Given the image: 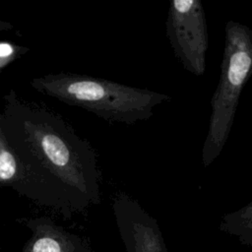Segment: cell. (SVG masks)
Returning a JSON list of instances; mask_svg holds the SVG:
<instances>
[{
	"label": "cell",
	"mask_w": 252,
	"mask_h": 252,
	"mask_svg": "<svg viewBox=\"0 0 252 252\" xmlns=\"http://www.w3.org/2000/svg\"><path fill=\"white\" fill-rule=\"evenodd\" d=\"M220 229L225 233L237 236L240 243L252 246V202L236 212L222 217Z\"/></svg>",
	"instance_id": "obj_8"
},
{
	"label": "cell",
	"mask_w": 252,
	"mask_h": 252,
	"mask_svg": "<svg viewBox=\"0 0 252 252\" xmlns=\"http://www.w3.org/2000/svg\"><path fill=\"white\" fill-rule=\"evenodd\" d=\"M112 210L126 252H169L158 220L135 199L120 192Z\"/></svg>",
	"instance_id": "obj_5"
},
{
	"label": "cell",
	"mask_w": 252,
	"mask_h": 252,
	"mask_svg": "<svg viewBox=\"0 0 252 252\" xmlns=\"http://www.w3.org/2000/svg\"><path fill=\"white\" fill-rule=\"evenodd\" d=\"M5 137L36 190V204L65 219L100 202L101 173L90 143L61 116L19 98L3 97Z\"/></svg>",
	"instance_id": "obj_1"
},
{
	"label": "cell",
	"mask_w": 252,
	"mask_h": 252,
	"mask_svg": "<svg viewBox=\"0 0 252 252\" xmlns=\"http://www.w3.org/2000/svg\"><path fill=\"white\" fill-rule=\"evenodd\" d=\"M31 85L62 103L80 107L108 122L129 125L149 120L157 105L171 100L166 94L74 73L36 77Z\"/></svg>",
	"instance_id": "obj_2"
},
{
	"label": "cell",
	"mask_w": 252,
	"mask_h": 252,
	"mask_svg": "<svg viewBox=\"0 0 252 252\" xmlns=\"http://www.w3.org/2000/svg\"><path fill=\"white\" fill-rule=\"evenodd\" d=\"M12 29H13V25L11 23L0 21V32H6V31H9V30H12Z\"/></svg>",
	"instance_id": "obj_10"
},
{
	"label": "cell",
	"mask_w": 252,
	"mask_h": 252,
	"mask_svg": "<svg viewBox=\"0 0 252 252\" xmlns=\"http://www.w3.org/2000/svg\"><path fill=\"white\" fill-rule=\"evenodd\" d=\"M0 113V188L8 187L36 204L34 185L23 163L9 145L2 127Z\"/></svg>",
	"instance_id": "obj_7"
},
{
	"label": "cell",
	"mask_w": 252,
	"mask_h": 252,
	"mask_svg": "<svg viewBox=\"0 0 252 252\" xmlns=\"http://www.w3.org/2000/svg\"><path fill=\"white\" fill-rule=\"evenodd\" d=\"M252 72V31L246 25L228 21L219 85L211 99L208 133L202 149V162L208 167L220 155L230 133L239 96Z\"/></svg>",
	"instance_id": "obj_3"
},
{
	"label": "cell",
	"mask_w": 252,
	"mask_h": 252,
	"mask_svg": "<svg viewBox=\"0 0 252 252\" xmlns=\"http://www.w3.org/2000/svg\"><path fill=\"white\" fill-rule=\"evenodd\" d=\"M165 34L174 56L195 76L206 71L209 46L206 14L200 0H171L165 22Z\"/></svg>",
	"instance_id": "obj_4"
},
{
	"label": "cell",
	"mask_w": 252,
	"mask_h": 252,
	"mask_svg": "<svg viewBox=\"0 0 252 252\" xmlns=\"http://www.w3.org/2000/svg\"><path fill=\"white\" fill-rule=\"evenodd\" d=\"M19 221L31 230V237L20 252H94L84 238L48 217L20 219Z\"/></svg>",
	"instance_id": "obj_6"
},
{
	"label": "cell",
	"mask_w": 252,
	"mask_h": 252,
	"mask_svg": "<svg viewBox=\"0 0 252 252\" xmlns=\"http://www.w3.org/2000/svg\"><path fill=\"white\" fill-rule=\"evenodd\" d=\"M27 46L10 41H0V73L12 62L29 52Z\"/></svg>",
	"instance_id": "obj_9"
}]
</instances>
